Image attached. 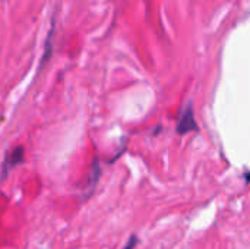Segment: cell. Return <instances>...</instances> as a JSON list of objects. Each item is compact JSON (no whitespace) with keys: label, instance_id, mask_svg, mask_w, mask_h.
I'll list each match as a JSON object with an SVG mask.
<instances>
[{"label":"cell","instance_id":"cell-2","mask_svg":"<svg viewBox=\"0 0 250 249\" xmlns=\"http://www.w3.org/2000/svg\"><path fill=\"white\" fill-rule=\"evenodd\" d=\"M192 129H195V119H193V113H192V109L188 107L182 116H180V120H179V125H177V131L180 134H188L190 132Z\"/></svg>","mask_w":250,"mask_h":249},{"label":"cell","instance_id":"cell-1","mask_svg":"<svg viewBox=\"0 0 250 249\" xmlns=\"http://www.w3.org/2000/svg\"><path fill=\"white\" fill-rule=\"evenodd\" d=\"M23 160V148L18 147L15 150H12L10 153H7V156L4 157L3 166H1V178H6L7 172L15 167L16 164H19Z\"/></svg>","mask_w":250,"mask_h":249},{"label":"cell","instance_id":"cell-3","mask_svg":"<svg viewBox=\"0 0 250 249\" xmlns=\"http://www.w3.org/2000/svg\"><path fill=\"white\" fill-rule=\"evenodd\" d=\"M136 242H138V239L135 238V236H132L130 238V241L126 244V247H125V249H133L135 248V245H136Z\"/></svg>","mask_w":250,"mask_h":249}]
</instances>
